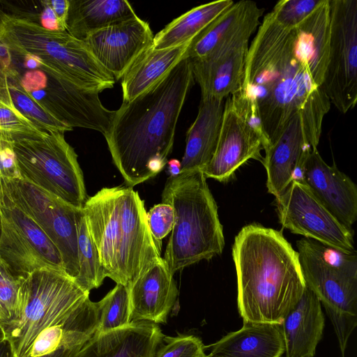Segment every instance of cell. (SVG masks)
Here are the masks:
<instances>
[{"mask_svg": "<svg viewBox=\"0 0 357 357\" xmlns=\"http://www.w3.org/2000/svg\"><path fill=\"white\" fill-rule=\"evenodd\" d=\"M194 81L191 60L185 58L160 82L114 111L103 136L128 187L155 176L167 164Z\"/></svg>", "mask_w": 357, "mask_h": 357, "instance_id": "1", "label": "cell"}, {"mask_svg": "<svg viewBox=\"0 0 357 357\" xmlns=\"http://www.w3.org/2000/svg\"><path fill=\"white\" fill-rule=\"evenodd\" d=\"M243 322L282 324L305 289L298 252L275 229L243 227L232 247Z\"/></svg>", "mask_w": 357, "mask_h": 357, "instance_id": "2", "label": "cell"}, {"mask_svg": "<svg viewBox=\"0 0 357 357\" xmlns=\"http://www.w3.org/2000/svg\"><path fill=\"white\" fill-rule=\"evenodd\" d=\"M82 211L105 278L129 289L162 259L144 201L132 188H103L88 197Z\"/></svg>", "mask_w": 357, "mask_h": 357, "instance_id": "3", "label": "cell"}, {"mask_svg": "<svg viewBox=\"0 0 357 357\" xmlns=\"http://www.w3.org/2000/svg\"><path fill=\"white\" fill-rule=\"evenodd\" d=\"M162 202L172 206L174 222L163 258L169 272L222 254L223 227L218 206L201 171L169 176Z\"/></svg>", "mask_w": 357, "mask_h": 357, "instance_id": "4", "label": "cell"}, {"mask_svg": "<svg viewBox=\"0 0 357 357\" xmlns=\"http://www.w3.org/2000/svg\"><path fill=\"white\" fill-rule=\"evenodd\" d=\"M0 40L12 55L38 57L40 70L58 81L99 93L116 82L84 43L67 31H49L29 18L3 15L0 17Z\"/></svg>", "mask_w": 357, "mask_h": 357, "instance_id": "5", "label": "cell"}, {"mask_svg": "<svg viewBox=\"0 0 357 357\" xmlns=\"http://www.w3.org/2000/svg\"><path fill=\"white\" fill-rule=\"evenodd\" d=\"M296 245L305 287L323 303L344 357L357 325L356 252H344L306 238Z\"/></svg>", "mask_w": 357, "mask_h": 357, "instance_id": "6", "label": "cell"}, {"mask_svg": "<svg viewBox=\"0 0 357 357\" xmlns=\"http://www.w3.org/2000/svg\"><path fill=\"white\" fill-rule=\"evenodd\" d=\"M65 272L38 269L24 277L19 316L4 331L14 357H24L43 330L64 324L89 297Z\"/></svg>", "mask_w": 357, "mask_h": 357, "instance_id": "7", "label": "cell"}, {"mask_svg": "<svg viewBox=\"0 0 357 357\" xmlns=\"http://www.w3.org/2000/svg\"><path fill=\"white\" fill-rule=\"evenodd\" d=\"M294 40V29L280 24L271 11L264 16L248 47L243 84L236 92L252 111L259 113V107L292 82L300 63Z\"/></svg>", "mask_w": 357, "mask_h": 357, "instance_id": "8", "label": "cell"}, {"mask_svg": "<svg viewBox=\"0 0 357 357\" xmlns=\"http://www.w3.org/2000/svg\"><path fill=\"white\" fill-rule=\"evenodd\" d=\"M63 134L14 141L13 151L22 179L82 209L89 197L83 173Z\"/></svg>", "mask_w": 357, "mask_h": 357, "instance_id": "9", "label": "cell"}, {"mask_svg": "<svg viewBox=\"0 0 357 357\" xmlns=\"http://www.w3.org/2000/svg\"><path fill=\"white\" fill-rule=\"evenodd\" d=\"M329 59L321 88L345 114L357 102V0H329Z\"/></svg>", "mask_w": 357, "mask_h": 357, "instance_id": "10", "label": "cell"}, {"mask_svg": "<svg viewBox=\"0 0 357 357\" xmlns=\"http://www.w3.org/2000/svg\"><path fill=\"white\" fill-rule=\"evenodd\" d=\"M0 257L20 276L43 268L65 272L55 245L6 194L0 204Z\"/></svg>", "mask_w": 357, "mask_h": 357, "instance_id": "11", "label": "cell"}, {"mask_svg": "<svg viewBox=\"0 0 357 357\" xmlns=\"http://www.w3.org/2000/svg\"><path fill=\"white\" fill-rule=\"evenodd\" d=\"M4 194L41 227L59 251L66 273L75 280L79 270L77 227L79 208L22 178L6 182Z\"/></svg>", "mask_w": 357, "mask_h": 357, "instance_id": "12", "label": "cell"}, {"mask_svg": "<svg viewBox=\"0 0 357 357\" xmlns=\"http://www.w3.org/2000/svg\"><path fill=\"white\" fill-rule=\"evenodd\" d=\"M275 198L282 227L344 252L356 251L354 230L342 224L302 180H293Z\"/></svg>", "mask_w": 357, "mask_h": 357, "instance_id": "13", "label": "cell"}, {"mask_svg": "<svg viewBox=\"0 0 357 357\" xmlns=\"http://www.w3.org/2000/svg\"><path fill=\"white\" fill-rule=\"evenodd\" d=\"M153 38L149 23L135 15L91 33L83 42L116 81L153 47Z\"/></svg>", "mask_w": 357, "mask_h": 357, "instance_id": "14", "label": "cell"}, {"mask_svg": "<svg viewBox=\"0 0 357 357\" xmlns=\"http://www.w3.org/2000/svg\"><path fill=\"white\" fill-rule=\"evenodd\" d=\"M262 149L261 139L229 96L225 101L222 126L214 155L202 172L206 178L225 182L250 159L261 162Z\"/></svg>", "mask_w": 357, "mask_h": 357, "instance_id": "15", "label": "cell"}, {"mask_svg": "<svg viewBox=\"0 0 357 357\" xmlns=\"http://www.w3.org/2000/svg\"><path fill=\"white\" fill-rule=\"evenodd\" d=\"M301 180L342 224L352 229L357 219V186L347 174L328 165L317 149L310 152Z\"/></svg>", "mask_w": 357, "mask_h": 357, "instance_id": "16", "label": "cell"}, {"mask_svg": "<svg viewBox=\"0 0 357 357\" xmlns=\"http://www.w3.org/2000/svg\"><path fill=\"white\" fill-rule=\"evenodd\" d=\"M311 151L298 112L289 119L278 140L265 151L261 163L266 172L268 192L276 197L293 180L301 179Z\"/></svg>", "mask_w": 357, "mask_h": 357, "instance_id": "17", "label": "cell"}, {"mask_svg": "<svg viewBox=\"0 0 357 357\" xmlns=\"http://www.w3.org/2000/svg\"><path fill=\"white\" fill-rule=\"evenodd\" d=\"M130 321L167 322L178 289L163 258L153 264L129 288Z\"/></svg>", "mask_w": 357, "mask_h": 357, "instance_id": "18", "label": "cell"}, {"mask_svg": "<svg viewBox=\"0 0 357 357\" xmlns=\"http://www.w3.org/2000/svg\"><path fill=\"white\" fill-rule=\"evenodd\" d=\"M163 337L156 324L131 321L124 327L96 333L76 357H154Z\"/></svg>", "mask_w": 357, "mask_h": 357, "instance_id": "19", "label": "cell"}, {"mask_svg": "<svg viewBox=\"0 0 357 357\" xmlns=\"http://www.w3.org/2000/svg\"><path fill=\"white\" fill-rule=\"evenodd\" d=\"M294 55L307 67L314 84L321 87L329 59V0H322L319 5L294 28Z\"/></svg>", "mask_w": 357, "mask_h": 357, "instance_id": "20", "label": "cell"}, {"mask_svg": "<svg viewBox=\"0 0 357 357\" xmlns=\"http://www.w3.org/2000/svg\"><path fill=\"white\" fill-rule=\"evenodd\" d=\"M321 302L309 288L282 324L286 357H313L324 328Z\"/></svg>", "mask_w": 357, "mask_h": 357, "instance_id": "21", "label": "cell"}, {"mask_svg": "<svg viewBox=\"0 0 357 357\" xmlns=\"http://www.w3.org/2000/svg\"><path fill=\"white\" fill-rule=\"evenodd\" d=\"M224 107L223 99L201 98L197 117L186 133L181 172H202L210 162L218 144Z\"/></svg>", "mask_w": 357, "mask_h": 357, "instance_id": "22", "label": "cell"}, {"mask_svg": "<svg viewBox=\"0 0 357 357\" xmlns=\"http://www.w3.org/2000/svg\"><path fill=\"white\" fill-rule=\"evenodd\" d=\"M285 351L281 324L243 322L211 345L208 357H280Z\"/></svg>", "mask_w": 357, "mask_h": 357, "instance_id": "23", "label": "cell"}, {"mask_svg": "<svg viewBox=\"0 0 357 357\" xmlns=\"http://www.w3.org/2000/svg\"><path fill=\"white\" fill-rule=\"evenodd\" d=\"M248 43L215 59L191 60L194 79L199 84L202 97L227 98L241 87Z\"/></svg>", "mask_w": 357, "mask_h": 357, "instance_id": "24", "label": "cell"}, {"mask_svg": "<svg viewBox=\"0 0 357 357\" xmlns=\"http://www.w3.org/2000/svg\"><path fill=\"white\" fill-rule=\"evenodd\" d=\"M191 42L164 49H149L121 79L123 102L135 99L164 79L181 61L187 58Z\"/></svg>", "mask_w": 357, "mask_h": 357, "instance_id": "25", "label": "cell"}, {"mask_svg": "<svg viewBox=\"0 0 357 357\" xmlns=\"http://www.w3.org/2000/svg\"><path fill=\"white\" fill-rule=\"evenodd\" d=\"M135 15L126 0H70L66 31L83 41L96 31Z\"/></svg>", "mask_w": 357, "mask_h": 357, "instance_id": "26", "label": "cell"}, {"mask_svg": "<svg viewBox=\"0 0 357 357\" xmlns=\"http://www.w3.org/2000/svg\"><path fill=\"white\" fill-rule=\"evenodd\" d=\"M234 3L232 0H219L198 6L187 11L154 36L153 47L168 48L192 40Z\"/></svg>", "mask_w": 357, "mask_h": 357, "instance_id": "27", "label": "cell"}, {"mask_svg": "<svg viewBox=\"0 0 357 357\" xmlns=\"http://www.w3.org/2000/svg\"><path fill=\"white\" fill-rule=\"evenodd\" d=\"M259 8L257 3L252 1L234 2L192 40L187 51V57L191 60H199L208 56Z\"/></svg>", "mask_w": 357, "mask_h": 357, "instance_id": "28", "label": "cell"}, {"mask_svg": "<svg viewBox=\"0 0 357 357\" xmlns=\"http://www.w3.org/2000/svg\"><path fill=\"white\" fill-rule=\"evenodd\" d=\"M0 95L9 100L24 116L46 133H64L73 130L22 87L17 71L0 85Z\"/></svg>", "mask_w": 357, "mask_h": 357, "instance_id": "29", "label": "cell"}, {"mask_svg": "<svg viewBox=\"0 0 357 357\" xmlns=\"http://www.w3.org/2000/svg\"><path fill=\"white\" fill-rule=\"evenodd\" d=\"M77 227L79 270L75 281L84 291L89 293L90 290L102 284L105 276L82 209H79L77 213Z\"/></svg>", "mask_w": 357, "mask_h": 357, "instance_id": "30", "label": "cell"}, {"mask_svg": "<svg viewBox=\"0 0 357 357\" xmlns=\"http://www.w3.org/2000/svg\"><path fill=\"white\" fill-rule=\"evenodd\" d=\"M98 304L100 317L96 333L120 328L131 322L129 289L127 287L116 284Z\"/></svg>", "mask_w": 357, "mask_h": 357, "instance_id": "31", "label": "cell"}, {"mask_svg": "<svg viewBox=\"0 0 357 357\" xmlns=\"http://www.w3.org/2000/svg\"><path fill=\"white\" fill-rule=\"evenodd\" d=\"M24 277L0 257V326L3 333L18 318Z\"/></svg>", "mask_w": 357, "mask_h": 357, "instance_id": "32", "label": "cell"}, {"mask_svg": "<svg viewBox=\"0 0 357 357\" xmlns=\"http://www.w3.org/2000/svg\"><path fill=\"white\" fill-rule=\"evenodd\" d=\"M0 133L11 141L38 139L46 133L24 116L13 104L0 95Z\"/></svg>", "mask_w": 357, "mask_h": 357, "instance_id": "33", "label": "cell"}, {"mask_svg": "<svg viewBox=\"0 0 357 357\" xmlns=\"http://www.w3.org/2000/svg\"><path fill=\"white\" fill-rule=\"evenodd\" d=\"M202 340L192 335L164 336L154 357H205Z\"/></svg>", "mask_w": 357, "mask_h": 357, "instance_id": "34", "label": "cell"}, {"mask_svg": "<svg viewBox=\"0 0 357 357\" xmlns=\"http://www.w3.org/2000/svg\"><path fill=\"white\" fill-rule=\"evenodd\" d=\"M322 0H282L272 10L276 21L288 29H294L303 22Z\"/></svg>", "mask_w": 357, "mask_h": 357, "instance_id": "35", "label": "cell"}, {"mask_svg": "<svg viewBox=\"0 0 357 357\" xmlns=\"http://www.w3.org/2000/svg\"><path fill=\"white\" fill-rule=\"evenodd\" d=\"M147 222L151 234L161 250L162 239L173 228L174 212L172 206L162 202L153 206L147 213Z\"/></svg>", "mask_w": 357, "mask_h": 357, "instance_id": "36", "label": "cell"}, {"mask_svg": "<svg viewBox=\"0 0 357 357\" xmlns=\"http://www.w3.org/2000/svg\"><path fill=\"white\" fill-rule=\"evenodd\" d=\"M21 178L13 151V142L0 133V204L4 198V184Z\"/></svg>", "mask_w": 357, "mask_h": 357, "instance_id": "37", "label": "cell"}, {"mask_svg": "<svg viewBox=\"0 0 357 357\" xmlns=\"http://www.w3.org/2000/svg\"><path fill=\"white\" fill-rule=\"evenodd\" d=\"M48 1L58 20L60 31H66V22L68 15L69 0H52Z\"/></svg>", "mask_w": 357, "mask_h": 357, "instance_id": "38", "label": "cell"}, {"mask_svg": "<svg viewBox=\"0 0 357 357\" xmlns=\"http://www.w3.org/2000/svg\"><path fill=\"white\" fill-rule=\"evenodd\" d=\"M43 10L40 13V25L49 31H60L57 18L48 1H42Z\"/></svg>", "mask_w": 357, "mask_h": 357, "instance_id": "39", "label": "cell"}, {"mask_svg": "<svg viewBox=\"0 0 357 357\" xmlns=\"http://www.w3.org/2000/svg\"><path fill=\"white\" fill-rule=\"evenodd\" d=\"M83 346L81 344L65 345L53 353L40 357H76ZM24 357L32 356H26Z\"/></svg>", "mask_w": 357, "mask_h": 357, "instance_id": "40", "label": "cell"}, {"mask_svg": "<svg viewBox=\"0 0 357 357\" xmlns=\"http://www.w3.org/2000/svg\"><path fill=\"white\" fill-rule=\"evenodd\" d=\"M0 357H14L11 347L5 337L0 339Z\"/></svg>", "mask_w": 357, "mask_h": 357, "instance_id": "41", "label": "cell"}, {"mask_svg": "<svg viewBox=\"0 0 357 357\" xmlns=\"http://www.w3.org/2000/svg\"><path fill=\"white\" fill-rule=\"evenodd\" d=\"M167 169L170 176L178 175L181 172V161L176 159H171L167 161Z\"/></svg>", "mask_w": 357, "mask_h": 357, "instance_id": "42", "label": "cell"}, {"mask_svg": "<svg viewBox=\"0 0 357 357\" xmlns=\"http://www.w3.org/2000/svg\"><path fill=\"white\" fill-rule=\"evenodd\" d=\"M3 337H5L4 333H3L2 328L0 326V339H2Z\"/></svg>", "mask_w": 357, "mask_h": 357, "instance_id": "43", "label": "cell"}, {"mask_svg": "<svg viewBox=\"0 0 357 357\" xmlns=\"http://www.w3.org/2000/svg\"><path fill=\"white\" fill-rule=\"evenodd\" d=\"M205 357H208L207 356H206Z\"/></svg>", "mask_w": 357, "mask_h": 357, "instance_id": "44", "label": "cell"}]
</instances>
